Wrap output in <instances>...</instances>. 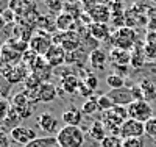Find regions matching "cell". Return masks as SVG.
<instances>
[{
  "mask_svg": "<svg viewBox=\"0 0 156 147\" xmlns=\"http://www.w3.org/2000/svg\"><path fill=\"white\" fill-rule=\"evenodd\" d=\"M145 44H151V46H156V31L150 30L147 35H145Z\"/></svg>",
  "mask_w": 156,
  "mask_h": 147,
  "instance_id": "cell-39",
  "label": "cell"
},
{
  "mask_svg": "<svg viewBox=\"0 0 156 147\" xmlns=\"http://www.w3.org/2000/svg\"><path fill=\"white\" fill-rule=\"evenodd\" d=\"M58 147H81L84 144V131L80 127L64 125L56 135Z\"/></svg>",
  "mask_w": 156,
  "mask_h": 147,
  "instance_id": "cell-2",
  "label": "cell"
},
{
  "mask_svg": "<svg viewBox=\"0 0 156 147\" xmlns=\"http://www.w3.org/2000/svg\"><path fill=\"white\" fill-rule=\"evenodd\" d=\"M131 94H133L134 102L136 100H144V94H142V89H140L139 85H133L131 86Z\"/></svg>",
  "mask_w": 156,
  "mask_h": 147,
  "instance_id": "cell-37",
  "label": "cell"
},
{
  "mask_svg": "<svg viewBox=\"0 0 156 147\" xmlns=\"http://www.w3.org/2000/svg\"><path fill=\"white\" fill-rule=\"evenodd\" d=\"M89 16H90V19L94 20V24H108L109 19L112 17V13L105 5H97L95 8L90 9Z\"/></svg>",
  "mask_w": 156,
  "mask_h": 147,
  "instance_id": "cell-19",
  "label": "cell"
},
{
  "mask_svg": "<svg viewBox=\"0 0 156 147\" xmlns=\"http://www.w3.org/2000/svg\"><path fill=\"white\" fill-rule=\"evenodd\" d=\"M6 25H8V24H6V20L3 19V16H2V14H0V31H2Z\"/></svg>",
  "mask_w": 156,
  "mask_h": 147,
  "instance_id": "cell-40",
  "label": "cell"
},
{
  "mask_svg": "<svg viewBox=\"0 0 156 147\" xmlns=\"http://www.w3.org/2000/svg\"><path fill=\"white\" fill-rule=\"evenodd\" d=\"M56 30L59 31H73L75 30V19L69 13H61L56 17Z\"/></svg>",
  "mask_w": 156,
  "mask_h": 147,
  "instance_id": "cell-23",
  "label": "cell"
},
{
  "mask_svg": "<svg viewBox=\"0 0 156 147\" xmlns=\"http://www.w3.org/2000/svg\"><path fill=\"white\" fill-rule=\"evenodd\" d=\"M87 31L94 39H97L98 42L100 41H109L111 36H112L108 24H90Z\"/></svg>",
  "mask_w": 156,
  "mask_h": 147,
  "instance_id": "cell-16",
  "label": "cell"
},
{
  "mask_svg": "<svg viewBox=\"0 0 156 147\" xmlns=\"http://www.w3.org/2000/svg\"><path fill=\"white\" fill-rule=\"evenodd\" d=\"M81 80H83V82H84L90 89H92V91H95V89H97V86H98V78H97L94 74H86Z\"/></svg>",
  "mask_w": 156,
  "mask_h": 147,
  "instance_id": "cell-34",
  "label": "cell"
},
{
  "mask_svg": "<svg viewBox=\"0 0 156 147\" xmlns=\"http://www.w3.org/2000/svg\"><path fill=\"white\" fill-rule=\"evenodd\" d=\"M144 60H145V57H144V46H139V42H136V46L133 47V50H131V66H134V68H142L144 66Z\"/></svg>",
  "mask_w": 156,
  "mask_h": 147,
  "instance_id": "cell-26",
  "label": "cell"
},
{
  "mask_svg": "<svg viewBox=\"0 0 156 147\" xmlns=\"http://www.w3.org/2000/svg\"><path fill=\"white\" fill-rule=\"evenodd\" d=\"M109 61L112 63L114 68L115 66H129L131 64V52L112 47L109 52Z\"/></svg>",
  "mask_w": 156,
  "mask_h": 147,
  "instance_id": "cell-14",
  "label": "cell"
},
{
  "mask_svg": "<svg viewBox=\"0 0 156 147\" xmlns=\"http://www.w3.org/2000/svg\"><path fill=\"white\" fill-rule=\"evenodd\" d=\"M9 9L16 13V16H25L31 13H36V6L31 0H11Z\"/></svg>",
  "mask_w": 156,
  "mask_h": 147,
  "instance_id": "cell-18",
  "label": "cell"
},
{
  "mask_svg": "<svg viewBox=\"0 0 156 147\" xmlns=\"http://www.w3.org/2000/svg\"><path fill=\"white\" fill-rule=\"evenodd\" d=\"M3 63V58H2V52H0V64Z\"/></svg>",
  "mask_w": 156,
  "mask_h": 147,
  "instance_id": "cell-41",
  "label": "cell"
},
{
  "mask_svg": "<svg viewBox=\"0 0 156 147\" xmlns=\"http://www.w3.org/2000/svg\"><path fill=\"white\" fill-rule=\"evenodd\" d=\"M106 85L111 89H119V88H123L125 86V80H123V77L117 75V74H109L106 77Z\"/></svg>",
  "mask_w": 156,
  "mask_h": 147,
  "instance_id": "cell-29",
  "label": "cell"
},
{
  "mask_svg": "<svg viewBox=\"0 0 156 147\" xmlns=\"http://www.w3.org/2000/svg\"><path fill=\"white\" fill-rule=\"evenodd\" d=\"M109 42L112 44V47L131 52L133 47L137 42L136 30L134 28H129V27H119L115 31H112V36L109 39Z\"/></svg>",
  "mask_w": 156,
  "mask_h": 147,
  "instance_id": "cell-3",
  "label": "cell"
},
{
  "mask_svg": "<svg viewBox=\"0 0 156 147\" xmlns=\"http://www.w3.org/2000/svg\"><path fill=\"white\" fill-rule=\"evenodd\" d=\"M126 110H128L129 119H134V121H139L142 124H145L153 117V108L145 100H136L129 106H126Z\"/></svg>",
  "mask_w": 156,
  "mask_h": 147,
  "instance_id": "cell-5",
  "label": "cell"
},
{
  "mask_svg": "<svg viewBox=\"0 0 156 147\" xmlns=\"http://www.w3.org/2000/svg\"><path fill=\"white\" fill-rule=\"evenodd\" d=\"M144 57L148 61H156V46L144 44Z\"/></svg>",
  "mask_w": 156,
  "mask_h": 147,
  "instance_id": "cell-33",
  "label": "cell"
},
{
  "mask_svg": "<svg viewBox=\"0 0 156 147\" xmlns=\"http://www.w3.org/2000/svg\"><path fill=\"white\" fill-rule=\"evenodd\" d=\"M11 110V102L6 97H0V122H3Z\"/></svg>",
  "mask_w": 156,
  "mask_h": 147,
  "instance_id": "cell-31",
  "label": "cell"
},
{
  "mask_svg": "<svg viewBox=\"0 0 156 147\" xmlns=\"http://www.w3.org/2000/svg\"><path fill=\"white\" fill-rule=\"evenodd\" d=\"M2 16H3V19L6 20V24H9V22H12V20H16L17 19V16H16V13L12 11V9H6V11H3L2 13Z\"/></svg>",
  "mask_w": 156,
  "mask_h": 147,
  "instance_id": "cell-38",
  "label": "cell"
},
{
  "mask_svg": "<svg viewBox=\"0 0 156 147\" xmlns=\"http://www.w3.org/2000/svg\"><path fill=\"white\" fill-rule=\"evenodd\" d=\"M30 68L23 63H19L16 66H8V69L5 71L3 77L9 85H16V83H22L28 78L30 75Z\"/></svg>",
  "mask_w": 156,
  "mask_h": 147,
  "instance_id": "cell-7",
  "label": "cell"
},
{
  "mask_svg": "<svg viewBox=\"0 0 156 147\" xmlns=\"http://www.w3.org/2000/svg\"><path fill=\"white\" fill-rule=\"evenodd\" d=\"M126 119H129L126 106H114L112 110L103 113L101 122L105 124L106 130L111 131L109 135H117V136H119L120 127H122V124L126 121Z\"/></svg>",
  "mask_w": 156,
  "mask_h": 147,
  "instance_id": "cell-1",
  "label": "cell"
},
{
  "mask_svg": "<svg viewBox=\"0 0 156 147\" xmlns=\"http://www.w3.org/2000/svg\"><path fill=\"white\" fill-rule=\"evenodd\" d=\"M0 52H2V58H3V61H5L6 64H9V66H16V64L22 63V57H23V55H22L20 52H17L14 47H11L8 42L2 46Z\"/></svg>",
  "mask_w": 156,
  "mask_h": 147,
  "instance_id": "cell-17",
  "label": "cell"
},
{
  "mask_svg": "<svg viewBox=\"0 0 156 147\" xmlns=\"http://www.w3.org/2000/svg\"><path fill=\"white\" fill-rule=\"evenodd\" d=\"M109 60V55H106L105 50L101 49H95L89 53V64L92 69H97V71H105L106 69V63Z\"/></svg>",
  "mask_w": 156,
  "mask_h": 147,
  "instance_id": "cell-15",
  "label": "cell"
},
{
  "mask_svg": "<svg viewBox=\"0 0 156 147\" xmlns=\"http://www.w3.org/2000/svg\"><path fill=\"white\" fill-rule=\"evenodd\" d=\"M9 136L11 139L17 142V144H22V145H27L28 142H31L33 139H36V131L33 128H28V127H23V125H19V127H14L12 130H9Z\"/></svg>",
  "mask_w": 156,
  "mask_h": 147,
  "instance_id": "cell-11",
  "label": "cell"
},
{
  "mask_svg": "<svg viewBox=\"0 0 156 147\" xmlns=\"http://www.w3.org/2000/svg\"><path fill=\"white\" fill-rule=\"evenodd\" d=\"M145 135V124H142L134 119H126L120 127L119 136L122 139H129V138H142Z\"/></svg>",
  "mask_w": 156,
  "mask_h": 147,
  "instance_id": "cell-8",
  "label": "cell"
},
{
  "mask_svg": "<svg viewBox=\"0 0 156 147\" xmlns=\"http://www.w3.org/2000/svg\"><path fill=\"white\" fill-rule=\"evenodd\" d=\"M30 49L39 57H44L48 52V49L53 46V41H51V35H48L45 30H39L34 36H31L30 39Z\"/></svg>",
  "mask_w": 156,
  "mask_h": 147,
  "instance_id": "cell-6",
  "label": "cell"
},
{
  "mask_svg": "<svg viewBox=\"0 0 156 147\" xmlns=\"http://www.w3.org/2000/svg\"><path fill=\"white\" fill-rule=\"evenodd\" d=\"M140 89H142V94H144V100L145 102H151L156 99V88L154 85L150 82V80H142V82L139 83Z\"/></svg>",
  "mask_w": 156,
  "mask_h": 147,
  "instance_id": "cell-24",
  "label": "cell"
},
{
  "mask_svg": "<svg viewBox=\"0 0 156 147\" xmlns=\"http://www.w3.org/2000/svg\"><path fill=\"white\" fill-rule=\"evenodd\" d=\"M44 58H45V61L51 66V68H58V66H61V64L66 63V60H67V52L64 50L61 46L53 44V46L48 49V52L44 55Z\"/></svg>",
  "mask_w": 156,
  "mask_h": 147,
  "instance_id": "cell-12",
  "label": "cell"
},
{
  "mask_svg": "<svg viewBox=\"0 0 156 147\" xmlns=\"http://www.w3.org/2000/svg\"><path fill=\"white\" fill-rule=\"evenodd\" d=\"M100 147H123V139L117 135H108L100 142Z\"/></svg>",
  "mask_w": 156,
  "mask_h": 147,
  "instance_id": "cell-28",
  "label": "cell"
},
{
  "mask_svg": "<svg viewBox=\"0 0 156 147\" xmlns=\"http://www.w3.org/2000/svg\"><path fill=\"white\" fill-rule=\"evenodd\" d=\"M89 136L92 141L101 142L108 135H106V127L101 121H94L92 124L89 125Z\"/></svg>",
  "mask_w": 156,
  "mask_h": 147,
  "instance_id": "cell-22",
  "label": "cell"
},
{
  "mask_svg": "<svg viewBox=\"0 0 156 147\" xmlns=\"http://www.w3.org/2000/svg\"><path fill=\"white\" fill-rule=\"evenodd\" d=\"M28 96L31 99V103H50V102H53L56 99L58 88L51 82H45V83H42L41 86H39L34 92H28Z\"/></svg>",
  "mask_w": 156,
  "mask_h": 147,
  "instance_id": "cell-4",
  "label": "cell"
},
{
  "mask_svg": "<svg viewBox=\"0 0 156 147\" xmlns=\"http://www.w3.org/2000/svg\"><path fill=\"white\" fill-rule=\"evenodd\" d=\"M123 147H144V139H142V138L123 139Z\"/></svg>",
  "mask_w": 156,
  "mask_h": 147,
  "instance_id": "cell-35",
  "label": "cell"
},
{
  "mask_svg": "<svg viewBox=\"0 0 156 147\" xmlns=\"http://www.w3.org/2000/svg\"><path fill=\"white\" fill-rule=\"evenodd\" d=\"M106 96L114 102L115 106H129L134 102L133 94H131V88H128V86H123L119 89H111Z\"/></svg>",
  "mask_w": 156,
  "mask_h": 147,
  "instance_id": "cell-10",
  "label": "cell"
},
{
  "mask_svg": "<svg viewBox=\"0 0 156 147\" xmlns=\"http://www.w3.org/2000/svg\"><path fill=\"white\" fill-rule=\"evenodd\" d=\"M55 145H58L56 138H53V136H37L36 139H33L31 142H28L23 147H55Z\"/></svg>",
  "mask_w": 156,
  "mask_h": 147,
  "instance_id": "cell-25",
  "label": "cell"
},
{
  "mask_svg": "<svg viewBox=\"0 0 156 147\" xmlns=\"http://www.w3.org/2000/svg\"><path fill=\"white\" fill-rule=\"evenodd\" d=\"M97 99H98V97H89V99H86V102H83V105H81L83 114H94V113L100 111V110H98Z\"/></svg>",
  "mask_w": 156,
  "mask_h": 147,
  "instance_id": "cell-27",
  "label": "cell"
},
{
  "mask_svg": "<svg viewBox=\"0 0 156 147\" xmlns=\"http://www.w3.org/2000/svg\"><path fill=\"white\" fill-rule=\"evenodd\" d=\"M145 135H147L150 139L156 141V117H154V116L150 119V121L145 122Z\"/></svg>",
  "mask_w": 156,
  "mask_h": 147,
  "instance_id": "cell-32",
  "label": "cell"
},
{
  "mask_svg": "<svg viewBox=\"0 0 156 147\" xmlns=\"http://www.w3.org/2000/svg\"><path fill=\"white\" fill-rule=\"evenodd\" d=\"M92 89H90L84 82H83V80H80V86H78V94H81L83 97H86V99H89L90 97V94H92Z\"/></svg>",
  "mask_w": 156,
  "mask_h": 147,
  "instance_id": "cell-36",
  "label": "cell"
},
{
  "mask_svg": "<svg viewBox=\"0 0 156 147\" xmlns=\"http://www.w3.org/2000/svg\"><path fill=\"white\" fill-rule=\"evenodd\" d=\"M0 14H2V11H0Z\"/></svg>",
  "mask_w": 156,
  "mask_h": 147,
  "instance_id": "cell-42",
  "label": "cell"
},
{
  "mask_svg": "<svg viewBox=\"0 0 156 147\" xmlns=\"http://www.w3.org/2000/svg\"><path fill=\"white\" fill-rule=\"evenodd\" d=\"M62 121L66 125H72V127H80L81 121H83V111L72 106V108L66 110L62 113Z\"/></svg>",
  "mask_w": 156,
  "mask_h": 147,
  "instance_id": "cell-20",
  "label": "cell"
},
{
  "mask_svg": "<svg viewBox=\"0 0 156 147\" xmlns=\"http://www.w3.org/2000/svg\"><path fill=\"white\" fill-rule=\"evenodd\" d=\"M97 103H98V110L101 111V113H105V111H109V110H112L114 108V102L106 96V94H103V96H100L98 99H97Z\"/></svg>",
  "mask_w": 156,
  "mask_h": 147,
  "instance_id": "cell-30",
  "label": "cell"
},
{
  "mask_svg": "<svg viewBox=\"0 0 156 147\" xmlns=\"http://www.w3.org/2000/svg\"><path fill=\"white\" fill-rule=\"evenodd\" d=\"M59 85H61V89H62L64 92H67V94H73V92L78 91V86H80V80H78L76 75L69 74V75L61 77Z\"/></svg>",
  "mask_w": 156,
  "mask_h": 147,
  "instance_id": "cell-21",
  "label": "cell"
},
{
  "mask_svg": "<svg viewBox=\"0 0 156 147\" xmlns=\"http://www.w3.org/2000/svg\"><path fill=\"white\" fill-rule=\"evenodd\" d=\"M30 103H31V99H30V96H28V92H27V91L17 92V94L11 99V105L17 110L20 119H28V117L31 116L33 110H31Z\"/></svg>",
  "mask_w": 156,
  "mask_h": 147,
  "instance_id": "cell-9",
  "label": "cell"
},
{
  "mask_svg": "<svg viewBox=\"0 0 156 147\" xmlns=\"http://www.w3.org/2000/svg\"><path fill=\"white\" fill-rule=\"evenodd\" d=\"M37 125L39 128H41L42 131L48 133V135H53V133H56L58 135V119L50 114V113H41L37 116Z\"/></svg>",
  "mask_w": 156,
  "mask_h": 147,
  "instance_id": "cell-13",
  "label": "cell"
}]
</instances>
